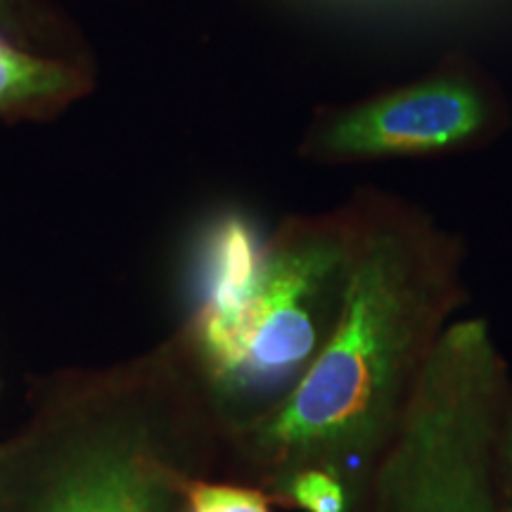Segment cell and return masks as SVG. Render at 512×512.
<instances>
[{"mask_svg": "<svg viewBox=\"0 0 512 512\" xmlns=\"http://www.w3.org/2000/svg\"><path fill=\"white\" fill-rule=\"evenodd\" d=\"M264 261L266 249L242 219L230 216L209 235L197 335L214 382L226 368L238 342L247 306L264 271Z\"/></svg>", "mask_w": 512, "mask_h": 512, "instance_id": "5", "label": "cell"}, {"mask_svg": "<svg viewBox=\"0 0 512 512\" xmlns=\"http://www.w3.org/2000/svg\"><path fill=\"white\" fill-rule=\"evenodd\" d=\"M508 456H510V465H512V406L508 413Z\"/></svg>", "mask_w": 512, "mask_h": 512, "instance_id": "10", "label": "cell"}, {"mask_svg": "<svg viewBox=\"0 0 512 512\" xmlns=\"http://www.w3.org/2000/svg\"><path fill=\"white\" fill-rule=\"evenodd\" d=\"M354 259L342 316L292 392L252 427V451L283 482L320 467L354 505L399 430L444 332L465 302L463 245L401 197L351 202Z\"/></svg>", "mask_w": 512, "mask_h": 512, "instance_id": "1", "label": "cell"}, {"mask_svg": "<svg viewBox=\"0 0 512 512\" xmlns=\"http://www.w3.org/2000/svg\"><path fill=\"white\" fill-rule=\"evenodd\" d=\"M69 86V74L57 64L15 53L0 46V105L38 95H53Z\"/></svg>", "mask_w": 512, "mask_h": 512, "instance_id": "7", "label": "cell"}, {"mask_svg": "<svg viewBox=\"0 0 512 512\" xmlns=\"http://www.w3.org/2000/svg\"><path fill=\"white\" fill-rule=\"evenodd\" d=\"M510 406L489 323L453 320L354 512H512Z\"/></svg>", "mask_w": 512, "mask_h": 512, "instance_id": "2", "label": "cell"}, {"mask_svg": "<svg viewBox=\"0 0 512 512\" xmlns=\"http://www.w3.org/2000/svg\"><path fill=\"white\" fill-rule=\"evenodd\" d=\"M188 501L190 512H271L261 491L235 484L192 482Z\"/></svg>", "mask_w": 512, "mask_h": 512, "instance_id": "9", "label": "cell"}, {"mask_svg": "<svg viewBox=\"0 0 512 512\" xmlns=\"http://www.w3.org/2000/svg\"><path fill=\"white\" fill-rule=\"evenodd\" d=\"M503 121L494 86L463 62L330 114L316 152L330 162H370L463 150L494 136Z\"/></svg>", "mask_w": 512, "mask_h": 512, "instance_id": "4", "label": "cell"}, {"mask_svg": "<svg viewBox=\"0 0 512 512\" xmlns=\"http://www.w3.org/2000/svg\"><path fill=\"white\" fill-rule=\"evenodd\" d=\"M356 221L347 204L337 214L294 226L266 249L264 271L226 368L223 392H292L323 351L349 290Z\"/></svg>", "mask_w": 512, "mask_h": 512, "instance_id": "3", "label": "cell"}, {"mask_svg": "<svg viewBox=\"0 0 512 512\" xmlns=\"http://www.w3.org/2000/svg\"><path fill=\"white\" fill-rule=\"evenodd\" d=\"M283 494L304 512H354V496L337 475L320 467H304L283 479Z\"/></svg>", "mask_w": 512, "mask_h": 512, "instance_id": "8", "label": "cell"}, {"mask_svg": "<svg viewBox=\"0 0 512 512\" xmlns=\"http://www.w3.org/2000/svg\"><path fill=\"white\" fill-rule=\"evenodd\" d=\"M50 512H150V508L131 477L107 472L76 484L57 498Z\"/></svg>", "mask_w": 512, "mask_h": 512, "instance_id": "6", "label": "cell"}]
</instances>
